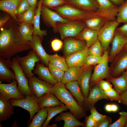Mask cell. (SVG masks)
I'll return each instance as SVG.
<instances>
[{"label":"cell","instance_id":"6da1fadb","mask_svg":"<svg viewBox=\"0 0 127 127\" xmlns=\"http://www.w3.org/2000/svg\"><path fill=\"white\" fill-rule=\"evenodd\" d=\"M0 29V56L11 60L16 54L32 49L30 41L22 36L17 21L11 16Z\"/></svg>","mask_w":127,"mask_h":127},{"label":"cell","instance_id":"7a4b0ae2","mask_svg":"<svg viewBox=\"0 0 127 127\" xmlns=\"http://www.w3.org/2000/svg\"><path fill=\"white\" fill-rule=\"evenodd\" d=\"M51 92L65 105L76 118L79 119L86 116L85 110L83 106L79 105L65 84L61 82L53 85Z\"/></svg>","mask_w":127,"mask_h":127},{"label":"cell","instance_id":"3957f363","mask_svg":"<svg viewBox=\"0 0 127 127\" xmlns=\"http://www.w3.org/2000/svg\"><path fill=\"white\" fill-rule=\"evenodd\" d=\"M56 25L58 32L62 40L75 37L86 27L83 21L79 20H70L66 23L58 22Z\"/></svg>","mask_w":127,"mask_h":127},{"label":"cell","instance_id":"277c9868","mask_svg":"<svg viewBox=\"0 0 127 127\" xmlns=\"http://www.w3.org/2000/svg\"><path fill=\"white\" fill-rule=\"evenodd\" d=\"M119 24L116 20L108 21L98 31V40L100 42L104 51H106L108 48Z\"/></svg>","mask_w":127,"mask_h":127},{"label":"cell","instance_id":"5b68a950","mask_svg":"<svg viewBox=\"0 0 127 127\" xmlns=\"http://www.w3.org/2000/svg\"><path fill=\"white\" fill-rule=\"evenodd\" d=\"M53 9L63 17L70 20L84 21L88 18L90 12L79 9L67 4Z\"/></svg>","mask_w":127,"mask_h":127},{"label":"cell","instance_id":"8992f818","mask_svg":"<svg viewBox=\"0 0 127 127\" xmlns=\"http://www.w3.org/2000/svg\"><path fill=\"white\" fill-rule=\"evenodd\" d=\"M25 98L20 99H12L9 100L14 106L20 107L26 110L29 112L30 121L32 120L35 114L40 109L39 98L35 95H25Z\"/></svg>","mask_w":127,"mask_h":127},{"label":"cell","instance_id":"52a82bcc","mask_svg":"<svg viewBox=\"0 0 127 127\" xmlns=\"http://www.w3.org/2000/svg\"><path fill=\"white\" fill-rule=\"evenodd\" d=\"M42 18L46 26L52 28L55 33L58 32L57 23H66L70 20L62 17L55 11H52L42 4L41 8Z\"/></svg>","mask_w":127,"mask_h":127},{"label":"cell","instance_id":"ba28073f","mask_svg":"<svg viewBox=\"0 0 127 127\" xmlns=\"http://www.w3.org/2000/svg\"><path fill=\"white\" fill-rule=\"evenodd\" d=\"M98 9L93 12L94 16L105 19L107 21L116 20L119 6L114 4L109 0H97Z\"/></svg>","mask_w":127,"mask_h":127},{"label":"cell","instance_id":"9c48e42d","mask_svg":"<svg viewBox=\"0 0 127 127\" xmlns=\"http://www.w3.org/2000/svg\"><path fill=\"white\" fill-rule=\"evenodd\" d=\"M13 71L18 83V88L20 92L25 96L32 95L29 85L28 81L16 57L12 60L11 68Z\"/></svg>","mask_w":127,"mask_h":127},{"label":"cell","instance_id":"30bf717a","mask_svg":"<svg viewBox=\"0 0 127 127\" xmlns=\"http://www.w3.org/2000/svg\"><path fill=\"white\" fill-rule=\"evenodd\" d=\"M16 57L26 77L28 78L34 76L32 71L34 70L36 63L40 60L33 50L30 51L25 56L16 55Z\"/></svg>","mask_w":127,"mask_h":127},{"label":"cell","instance_id":"8fae6325","mask_svg":"<svg viewBox=\"0 0 127 127\" xmlns=\"http://www.w3.org/2000/svg\"><path fill=\"white\" fill-rule=\"evenodd\" d=\"M30 90L39 98L51 91L53 85L33 76L27 78Z\"/></svg>","mask_w":127,"mask_h":127},{"label":"cell","instance_id":"7c38bea8","mask_svg":"<svg viewBox=\"0 0 127 127\" xmlns=\"http://www.w3.org/2000/svg\"><path fill=\"white\" fill-rule=\"evenodd\" d=\"M16 80L8 84L0 83V94L6 99H20L24 98L25 96L22 94L17 86Z\"/></svg>","mask_w":127,"mask_h":127},{"label":"cell","instance_id":"4fadbf2b","mask_svg":"<svg viewBox=\"0 0 127 127\" xmlns=\"http://www.w3.org/2000/svg\"><path fill=\"white\" fill-rule=\"evenodd\" d=\"M103 99H108L105 96L104 91L95 84L90 87L88 95L85 99L83 106L86 110H90L97 102Z\"/></svg>","mask_w":127,"mask_h":127},{"label":"cell","instance_id":"5bb4252c","mask_svg":"<svg viewBox=\"0 0 127 127\" xmlns=\"http://www.w3.org/2000/svg\"><path fill=\"white\" fill-rule=\"evenodd\" d=\"M87 48L86 42L83 40L69 37L65 39L64 51L65 56L71 53L83 51Z\"/></svg>","mask_w":127,"mask_h":127},{"label":"cell","instance_id":"9a60e30c","mask_svg":"<svg viewBox=\"0 0 127 127\" xmlns=\"http://www.w3.org/2000/svg\"><path fill=\"white\" fill-rule=\"evenodd\" d=\"M42 39L38 36L33 35L30 41L32 49L44 65L48 66L49 63V55L45 51L42 44Z\"/></svg>","mask_w":127,"mask_h":127},{"label":"cell","instance_id":"2e32d148","mask_svg":"<svg viewBox=\"0 0 127 127\" xmlns=\"http://www.w3.org/2000/svg\"><path fill=\"white\" fill-rule=\"evenodd\" d=\"M11 60L5 59L0 56V81L9 83L16 80L15 73L11 68Z\"/></svg>","mask_w":127,"mask_h":127},{"label":"cell","instance_id":"e0dca14e","mask_svg":"<svg viewBox=\"0 0 127 127\" xmlns=\"http://www.w3.org/2000/svg\"><path fill=\"white\" fill-rule=\"evenodd\" d=\"M88 48L69 55L66 57V61L68 67L84 66L88 56Z\"/></svg>","mask_w":127,"mask_h":127},{"label":"cell","instance_id":"ac0fdd59","mask_svg":"<svg viewBox=\"0 0 127 127\" xmlns=\"http://www.w3.org/2000/svg\"><path fill=\"white\" fill-rule=\"evenodd\" d=\"M85 67L77 80L82 94L85 99L87 97L90 88V82L93 68L92 67Z\"/></svg>","mask_w":127,"mask_h":127},{"label":"cell","instance_id":"d6986e66","mask_svg":"<svg viewBox=\"0 0 127 127\" xmlns=\"http://www.w3.org/2000/svg\"><path fill=\"white\" fill-rule=\"evenodd\" d=\"M108 62L97 64L95 66L91 78L90 87L98 81L110 77Z\"/></svg>","mask_w":127,"mask_h":127},{"label":"cell","instance_id":"ffe728a7","mask_svg":"<svg viewBox=\"0 0 127 127\" xmlns=\"http://www.w3.org/2000/svg\"><path fill=\"white\" fill-rule=\"evenodd\" d=\"M111 47L109 56L108 60L112 61L121 51L127 43V38L119 33L116 30L111 42Z\"/></svg>","mask_w":127,"mask_h":127},{"label":"cell","instance_id":"44dd1931","mask_svg":"<svg viewBox=\"0 0 127 127\" xmlns=\"http://www.w3.org/2000/svg\"><path fill=\"white\" fill-rule=\"evenodd\" d=\"M67 3L78 9L88 12H93L98 9L97 0H65Z\"/></svg>","mask_w":127,"mask_h":127},{"label":"cell","instance_id":"7402d4cb","mask_svg":"<svg viewBox=\"0 0 127 127\" xmlns=\"http://www.w3.org/2000/svg\"><path fill=\"white\" fill-rule=\"evenodd\" d=\"M35 66L34 73L38 75V79L52 85L58 82L51 75L48 67L39 62L36 63Z\"/></svg>","mask_w":127,"mask_h":127},{"label":"cell","instance_id":"603a6c76","mask_svg":"<svg viewBox=\"0 0 127 127\" xmlns=\"http://www.w3.org/2000/svg\"><path fill=\"white\" fill-rule=\"evenodd\" d=\"M98 31L86 27L75 38L85 41L88 48L98 40Z\"/></svg>","mask_w":127,"mask_h":127},{"label":"cell","instance_id":"cb8c5ba5","mask_svg":"<svg viewBox=\"0 0 127 127\" xmlns=\"http://www.w3.org/2000/svg\"><path fill=\"white\" fill-rule=\"evenodd\" d=\"M60 115L56 117L55 121H64V127H75L85 126V124L79 121L70 111L66 112H62Z\"/></svg>","mask_w":127,"mask_h":127},{"label":"cell","instance_id":"d4e9b609","mask_svg":"<svg viewBox=\"0 0 127 127\" xmlns=\"http://www.w3.org/2000/svg\"><path fill=\"white\" fill-rule=\"evenodd\" d=\"M14 106L9 100L6 99L0 94V122L10 119L14 113Z\"/></svg>","mask_w":127,"mask_h":127},{"label":"cell","instance_id":"484cf974","mask_svg":"<svg viewBox=\"0 0 127 127\" xmlns=\"http://www.w3.org/2000/svg\"><path fill=\"white\" fill-rule=\"evenodd\" d=\"M39 103L40 109L64 104L51 91L39 98Z\"/></svg>","mask_w":127,"mask_h":127},{"label":"cell","instance_id":"4316f807","mask_svg":"<svg viewBox=\"0 0 127 127\" xmlns=\"http://www.w3.org/2000/svg\"><path fill=\"white\" fill-rule=\"evenodd\" d=\"M65 85L79 105L83 106L85 98L82 94L77 80L67 83Z\"/></svg>","mask_w":127,"mask_h":127},{"label":"cell","instance_id":"83f0119b","mask_svg":"<svg viewBox=\"0 0 127 127\" xmlns=\"http://www.w3.org/2000/svg\"><path fill=\"white\" fill-rule=\"evenodd\" d=\"M21 0H1L0 1V9L7 13L17 21L16 11Z\"/></svg>","mask_w":127,"mask_h":127},{"label":"cell","instance_id":"f1b7e54d","mask_svg":"<svg viewBox=\"0 0 127 127\" xmlns=\"http://www.w3.org/2000/svg\"><path fill=\"white\" fill-rule=\"evenodd\" d=\"M85 68L84 66L68 67L67 70L65 71L61 82L65 84L67 83L77 80Z\"/></svg>","mask_w":127,"mask_h":127},{"label":"cell","instance_id":"f546056e","mask_svg":"<svg viewBox=\"0 0 127 127\" xmlns=\"http://www.w3.org/2000/svg\"><path fill=\"white\" fill-rule=\"evenodd\" d=\"M113 84L114 89L120 95L127 90V75L123 72L120 77L114 78L110 76L107 79Z\"/></svg>","mask_w":127,"mask_h":127},{"label":"cell","instance_id":"4dcf8cb0","mask_svg":"<svg viewBox=\"0 0 127 127\" xmlns=\"http://www.w3.org/2000/svg\"><path fill=\"white\" fill-rule=\"evenodd\" d=\"M42 0H39L38 2L36 12L33 25L34 27L33 35L38 36L42 39L47 34L46 30H41L40 27V16L41 15V8L42 4Z\"/></svg>","mask_w":127,"mask_h":127},{"label":"cell","instance_id":"1f68e13d","mask_svg":"<svg viewBox=\"0 0 127 127\" xmlns=\"http://www.w3.org/2000/svg\"><path fill=\"white\" fill-rule=\"evenodd\" d=\"M107 21L102 17L91 16L84 21L86 27L98 31Z\"/></svg>","mask_w":127,"mask_h":127},{"label":"cell","instance_id":"d6a6232c","mask_svg":"<svg viewBox=\"0 0 127 127\" xmlns=\"http://www.w3.org/2000/svg\"><path fill=\"white\" fill-rule=\"evenodd\" d=\"M19 32L23 37L30 41L32 39L34 32L33 24L25 22H17Z\"/></svg>","mask_w":127,"mask_h":127},{"label":"cell","instance_id":"836d02e7","mask_svg":"<svg viewBox=\"0 0 127 127\" xmlns=\"http://www.w3.org/2000/svg\"><path fill=\"white\" fill-rule=\"evenodd\" d=\"M32 119L31 122L28 125V127H41L46 119L48 112L46 108L41 109Z\"/></svg>","mask_w":127,"mask_h":127},{"label":"cell","instance_id":"e575fe53","mask_svg":"<svg viewBox=\"0 0 127 127\" xmlns=\"http://www.w3.org/2000/svg\"><path fill=\"white\" fill-rule=\"evenodd\" d=\"M48 115L47 118L42 127H46L48 126L51 119L55 116L62 112L66 111L68 109L64 104L55 107L46 108Z\"/></svg>","mask_w":127,"mask_h":127},{"label":"cell","instance_id":"d590c367","mask_svg":"<svg viewBox=\"0 0 127 127\" xmlns=\"http://www.w3.org/2000/svg\"><path fill=\"white\" fill-rule=\"evenodd\" d=\"M108 52L106 51H105L103 55L101 56L88 55L84 67H87L90 66L103 63L108 61Z\"/></svg>","mask_w":127,"mask_h":127},{"label":"cell","instance_id":"8d00e7d4","mask_svg":"<svg viewBox=\"0 0 127 127\" xmlns=\"http://www.w3.org/2000/svg\"><path fill=\"white\" fill-rule=\"evenodd\" d=\"M49 62L55 67L64 71H66L68 67L65 59L56 53L49 55Z\"/></svg>","mask_w":127,"mask_h":127},{"label":"cell","instance_id":"74e56055","mask_svg":"<svg viewBox=\"0 0 127 127\" xmlns=\"http://www.w3.org/2000/svg\"><path fill=\"white\" fill-rule=\"evenodd\" d=\"M127 69V53L121 56L117 60L113 68L112 75H118Z\"/></svg>","mask_w":127,"mask_h":127},{"label":"cell","instance_id":"f35d334b","mask_svg":"<svg viewBox=\"0 0 127 127\" xmlns=\"http://www.w3.org/2000/svg\"><path fill=\"white\" fill-rule=\"evenodd\" d=\"M36 8L30 7L25 12L17 17V22H25L33 24Z\"/></svg>","mask_w":127,"mask_h":127},{"label":"cell","instance_id":"ab89813d","mask_svg":"<svg viewBox=\"0 0 127 127\" xmlns=\"http://www.w3.org/2000/svg\"><path fill=\"white\" fill-rule=\"evenodd\" d=\"M116 20L119 24L127 23V0L119 6Z\"/></svg>","mask_w":127,"mask_h":127},{"label":"cell","instance_id":"60d3db41","mask_svg":"<svg viewBox=\"0 0 127 127\" xmlns=\"http://www.w3.org/2000/svg\"><path fill=\"white\" fill-rule=\"evenodd\" d=\"M48 66L51 75L54 79L58 82H61L65 71L55 67L49 62Z\"/></svg>","mask_w":127,"mask_h":127},{"label":"cell","instance_id":"b9f144b4","mask_svg":"<svg viewBox=\"0 0 127 127\" xmlns=\"http://www.w3.org/2000/svg\"><path fill=\"white\" fill-rule=\"evenodd\" d=\"M103 50L101 44L98 40L96 43L88 48L87 53L88 56L93 55L101 56Z\"/></svg>","mask_w":127,"mask_h":127},{"label":"cell","instance_id":"7bdbcfd3","mask_svg":"<svg viewBox=\"0 0 127 127\" xmlns=\"http://www.w3.org/2000/svg\"><path fill=\"white\" fill-rule=\"evenodd\" d=\"M120 116L119 119L113 123L111 124L109 127H125L127 122V112L122 111L119 112Z\"/></svg>","mask_w":127,"mask_h":127},{"label":"cell","instance_id":"ee69618b","mask_svg":"<svg viewBox=\"0 0 127 127\" xmlns=\"http://www.w3.org/2000/svg\"><path fill=\"white\" fill-rule=\"evenodd\" d=\"M106 97L111 101H117L121 103L120 95L113 88L108 90L104 91Z\"/></svg>","mask_w":127,"mask_h":127},{"label":"cell","instance_id":"f6af8a7d","mask_svg":"<svg viewBox=\"0 0 127 127\" xmlns=\"http://www.w3.org/2000/svg\"><path fill=\"white\" fill-rule=\"evenodd\" d=\"M42 4L48 8L52 9L67 3L64 0H42Z\"/></svg>","mask_w":127,"mask_h":127},{"label":"cell","instance_id":"bcb514c9","mask_svg":"<svg viewBox=\"0 0 127 127\" xmlns=\"http://www.w3.org/2000/svg\"><path fill=\"white\" fill-rule=\"evenodd\" d=\"M30 7L26 0H21L16 10V17L25 12Z\"/></svg>","mask_w":127,"mask_h":127},{"label":"cell","instance_id":"7dc6e473","mask_svg":"<svg viewBox=\"0 0 127 127\" xmlns=\"http://www.w3.org/2000/svg\"><path fill=\"white\" fill-rule=\"evenodd\" d=\"M91 115L94 120L98 123L104 119L106 116L100 114L97 111L96 108L94 107L90 110Z\"/></svg>","mask_w":127,"mask_h":127},{"label":"cell","instance_id":"c3c4849f","mask_svg":"<svg viewBox=\"0 0 127 127\" xmlns=\"http://www.w3.org/2000/svg\"><path fill=\"white\" fill-rule=\"evenodd\" d=\"M95 84H97L104 91L108 90L112 88V85L108 80L105 81L101 79L98 81Z\"/></svg>","mask_w":127,"mask_h":127},{"label":"cell","instance_id":"681fc988","mask_svg":"<svg viewBox=\"0 0 127 127\" xmlns=\"http://www.w3.org/2000/svg\"><path fill=\"white\" fill-rule=\"evenodd\" d=\"M63 43L62 41L58 39H55L51 42V46L53 50L56 51L59 50L62 47Z\"/></svg>","mask_w":127,"mask_h":127},{"label":"cell","instance_id":"f907efd6","mask_svg":"<svg viewBox=\"0 0 127 127\" xmlns=\"http://www.w3.org/2000/svg\"><path fill=\"white\" fill-rule=\"evenodd\" d=\"M85 126L86 127H97L96 123L92 117L91 115L85 116Z\"/></svg>","mask_w":127,"mask_h":127},{"label":"cell","instance_id":"816d5d0a","mask_svg":"<svg viewBox=\"0 0 127 127\" xmlns=\"http://www.w3.org/2000/svg\"><path fill=\"white\" fill-rule=\"evenodd\" d=\"M112 121L111 118L106 116L100 122L97 123V127H109Z\"/></svg>","mask_w":127,"mask_h":127},{"label":"cell","instance_id":"f5cc1de1","mask_svg":"<svg viewBox=\"0 0 127 127\" xmlns=\"http://www.w3.org/2000/svg\"><path fill=\"white\" fill-rule=\"evenodd\" d=\"M116 30L121 35L127 38V23L124 24L121 27L117 28Z\"/></svg>","mask_w":127,"mask_h":127},{"label":"cell","instance_id":"db71d44e","mask_svg":"<svg viewBox=\"0 0 127 127\" xmlns=\"http://www.w3.org/2000/svg\"><path fill=\"white\" fill-rule=\"evenodd\" d=\"M11 16L9 14L1 17L0 19V29L3 28L10 19Z\"/></svg>","mask_w":127,"mask_h":127},{"label":"cell","instance_id":"11a10c76","mask_svg":"<svg viewBox=\"0 0 127 127\" xmlns=\"http://www.w3.org/2000/svg\"><path fill=\"white\" fill-rule=\"evenodd\" d=\"M120 96L122 104L127 106V90L122 93Z\"/></svg>","mask_w":127,"mask_h":127},{"label":"cell","instance_id":"9f6ffc18","mask_svg":"<svg viewBox=\"0 0 127 127\" xmlns=\"http://www.w3.org/2000/svg\"><path fill=\"white\" fill-rule=\"evenodd\" d=\"M30 7L33 8H36L38 2V0H26Z\"/></svg>","mask_w":127,"mask_h":127},{"label":"cell","instance_id":"6f0895ef","mask_svg":"<svg viewBox=\"0 0 127 127\" xmlns=\"http://www.w3.org/2000/svg\"><path fill=\"white\" fill-rule=\"evenodd\" d=\"M115 5L119 6L121 5L125 1V0H109Z\"/></svg>","mask_w":127,"mask_h":127},{"label":"cell","instance_id":"680465c9","mask_svg":"<svg viewBox=\"0 0 127 127\" xmlns=\"http://www.w3.org/2000/svg\"><path fill=\"white\" fill-rule=\"evenodd\" d=\"M111 109L112 112H115L117 111L118 109V106L115 104H111Z\"/></svg>","mask_w":127,"mask_h":127},{"label":"cell","instance_id":"91938a15","mask_svg":"<svg viewBox=\"0 0 127 127\" xmlns=\"http://www.w3.org/2000/svg\"><path fill=\"white\" fill-rule=\"evenodd\" d=\"M105 109L106 111L108 112H111V104H108L105 106Z\"/></svg>","mask_w":127,"mask_h":127},{"label":"cell","instance_id":"94428289","mask_svg":"<svg viewBox=\"0 0 127 127\" xmlns=\"http://www.w3.org/2000/svg\"><path fill=\"white\" fill-rule=\"evenodd\" d=\"M124 47L125 48V49L126 50H127V43L126 44V45H125V46Z\"/></svg>","mask_w":127,"mask_h":127},{"label":"cell","instance_id":"6125c7cd","mask_svg":"<svg viewBox=\"0 0 127 127\" xmlns=\"http://www.w3.org/2000/svg\"><path fill=\"white\" fill-rule=\"evenodd\" d=\"M125 127H127V122Z\"/></svg>","mask_w":127,"mask_h":127},{"label":"cell","instance_id":"be15d7a7","mask_svg":"<svg viewBox=\"0 0 127 127\" xmlns=\"http://www.w3.org/2000/svg\"><path fill=\"white\" fill-rule=\"evenodd\" d=\"M125 72L127 75V69L126 70V72Z\"/></svg>","mask_w":127,"mask_h":127},{"label":"cell","instance_id":"e7e4bbea","mask_svg":"<svg viewBox=\"0 0 127 127\" xmlns=\"http://www.w3.org/2000/svg\"></svg>","mask_w":127,"mask_h":127}]
</instances>
